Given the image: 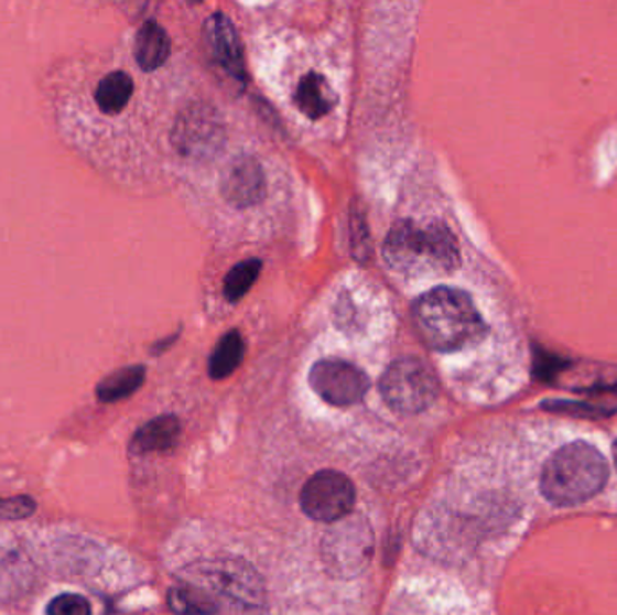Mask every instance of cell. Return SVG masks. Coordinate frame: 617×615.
<instances>
[{"instance_id": "obj_23", "label": "cell", "mask_w": 617, "mask_h": 615, "mask_svg": "<svg viewBox=\"0 0 617 615\" xmlns=\"http://www.w3.org/2000/svg\"><path fill=\"white\" fill-rule=\"evenodd\" d=\"M350 237H353L354 255L361 258V262H364V258L369 257L370 244L369 229L365 226L361 215L353 214L350 217Z\"/></svg>"}, {"instance_id": "obj_7", "label": "cell", "mask_w": 617, "mask_h": 615, "mask_svg": "<svg viewBox=\"0 0 617 615\" xmlns=\"http://www.w3.org/2000/svg\"><path fill=\"white\" fill-rule=\"evenodd\" d=\"M356 498L353 481L334 470L314 473L300 493V506L308 518L334 524L350 515Z\"/></svg>"}, {"instance_id": "obj_24", "label": "cell", "mask_w": 617, "mask_h": 615, "mask_svg": "<svg viewBox=\"0 0 617 615\" xmlns=\"http://www.w3.org/2000/svg\"><path fill=\"white\" fill-rule=\"evenodd\" d=\"M181 336L180 331L177 333L172 334V336L165 337V339H161V342L155 343L154 347H152V354H161L169 350L175 342H177V337Z\"/></svg>"}, {"instance_id": "obj_18", "label": "cell", "mask_w": 617, "mask_h": 615, "mask_svg": "<svg viewBox=\"0 0 617 615\" xmlns=\"http://www.w3.org/2000/svg\"><path fill=\"white\" fill-rule=\"evenodd\" d=\"M169 606L177 615H215L219 614L214 601L197 586L183 583L172 586L169 592Z\"/></svg>"}, {"instance_id": "obj_12", "label": "cell", "mask_w": 617, "mask_h": 615, "mask_svg": "<svg viewBox=\"0 0 617 615\" xmlns=\"http://www.w3.org/2000/svg\"><path fill=\"white\" fill-rule=\"evenodd\" d=\"M336 101L338 96L327 78L318 73H307L294 90V105L308 119H320L329 115Z\"/></svg>"}, {"instance_id": "obj_13", "label": "cell", "mask_w": 617, "mask_h": 615, "mask_svg": "<svg viewBox=\"0 0 617 615\" xmlns=\"http://www.w3.org/2000/svg\"><path fill=\"white\" fill-rule=\"evenodd\" d=\"M180 433L181 424L177 417H155L134 433L132 442H130V452L136 455L169 452L180 441Z\"/></svg>"}, {"instance_id": "obj_2", "label": "cell", "mask_w": 617, "mask_h": 615, "mask_svg": "<svg viewBox=\"0 0 617 615\" xmlns=\"http://www.w3.org/2000/svg\"><path fill=\"white\" fill-rule=\"evenodd\" d=\"M383 258L396 273L432 277L453 273L461 266V249L441 220H399L385 238Z\"/></svg>"}, {"instance_id": "obj_5", "label": "cell", "mask_w": 617, "mask_h": 615, "mask_svg": "<svg viewBox=\"0 0 617 615\" xmlns=\"http://www.w3.org/2000/svg\"><path fill=\"white\" fill-rule=\"evenodd\" d=\"M374 554V535L364 516H345L334 521L322 540V560L331 574L354 578L369 567Z\"/></svg>"}, {"instance_id": "obj_14", "label": "cell", "mask_w": 617, "mask_h": 615, "mask_svg": "<svg viewBox=\"0 0 617 615\" xmlns=\"http://www.w3.org/2000/svg\"><path fill=\"white\" fill-rule=\"evenodd\" d=\"M169 33L163 25L158 24L155 20H147L134 40V58L141 69L150 71L160 69L161 65H165L170 56Z\"/></svg>"}, {"instance_id": "obj_8", "label": "cell", "mask_w": 617, "mask_h": 615, "mask_svg": "<svg viewBox=\"0 0 617 615\" xmlns=\"http://www.w3.org/2000/svg\"><path fill=\"white\" fill-rule=\"evenodd\" d=\"M308 385L333 407H353L369 390V377L344 359H320L308 373Z\"/></svg>"}, {"instance_id": "obj_4", "label": "cell", "mask_w": 617, "mask_h": 615, "mask_svg": "<svg viewBox=\"0 0 617 615\" xmlns=\"http://www.w3.org/2000/svg\"><path fill=\"white\" fill-rule=\"evenodd\" d=\"M607 478L608 464L602 452L588 442L576 441L560 447L545 462L540 489L553 506L574 507L602 493Z\"/></svg>"}, {"instance_id": "obj_15", "label": "cell", "mask_w": 617, "mask_h": 615, "mask_svg": "<svg viewBox=\"0 0 617 615\" xmlns=\"http://www.w3.org/2000/svg\"><path fill=\"white\" fill-rule=\"evenodd\" d=\"M134 95V82L125 71H112L100 79L95 99L105 115H120Z\"/></svg>"}, {"instance_id": "obj_3", "label": "cell", "mask_w": 617, "mask_h": 615, "mask_svg": "<svg viewBox=\"0 0 617 615\" xmlns=\"http://www.w3.org/2000/svg\"><path fill=\"white\" fill-rule=\"evenodd\" d=\"M181 581L197 586L226 615L264 612V581L253 565L240 558L195 561L181 572Z\"/></svg>"}, {"instance_id": "obj_22", "label": "cell", "mask_w": 617, "mask_h": 615, "mask_svg": "<svg viewBox=\"0 0 617 615\" xmlns=\"http://www.w3.org/2000/svg\"><path fill=\"white\" fill-rule=\"evenodd\" d=\"M36 504L30 496L0 498V520H21L33 515Z\"/></svg>"}, {"instance_id": "obj_1", "label": "cell", "mask_w": 617, "mask_h": 615, "mask_svg": "<svg viewBox=\"0 0 617 615\" xmlns=\"http://www.w3.org/2000/svg\"><path fill=\"white\" fill-rule=\"evenodd\" d=\"M413 322L423 342L437 353H457L488 334V325L468 293L435 288L413 303Z\"/></svg>"}, {"instance_id": "obj_6", "label": "cell", "mask_w": 617, "mask_h": 615, "mask_svg": "<svg viewBox=\"0 0 617 615\" xmlns=\"http://www.w3.org/2000/svg\"><path fill=\"white\" fill-rule=\"evenodd\" d=\"M379 390L399 413L424 412L439 396V381L432 368L419 357H401L385 370Z\"/></svg>"}, {"instance_id": "obj_11", "label": "cell", "mask_w": 617, "mask_h": 615, "mask_svg": "<svg viewBox=\"0 0 617 615\" xmlns=\"http://www.w3.org/2000/svg\"><path fill=\"white\" fill-rule=\"evenodd\" d=\"M205 39L209 55L240 84H246L245 51L234 22L225 13H214L205 22Z\"/></svg>"}, {"instance_id": "obj_20", "label": "cell", "mask_w": 617, "mask_h": 615, "mask_svg": "<svg viewBox=\"0 0 617 615\" xmlns=\"http://www.w3.org/2000/svg\"><path fill=\"white\" fill-rule=\"evenodd\" d=\"M543 410L554 413H565V416L574 417H603L610 416L614 410H607L603 407H594V404H587V402L577 401H562V399H551V401L542 402Z\"/></svg>"}, {"instance_id": "obj_19", "label": "cell", "mask_w": 617, "mask_h": 615, "mask_svg": "<svg viewBox=\"0 0 617 615\" xmlns=\"http://www.w3.org/2000/svg\"><path fill=\"white\" fill-rule=\"evenodd\" d=\"M260 271H262V260L260 258H248L229 269L226 274L225 283H223V293H225L228 302H239L240 298H245L249 293V289L253 288Z\"/></svg>"}, {"instance_id": "obj_25", "label": "cell", "mask_w": 617, "mask_h": 615, "mask_svg": "<svg viewBox=\"0 0 617 615\" xmlns=\"http://www.w3.org/2000/svg\"><path fill=\"white\" fill-rule=\"evenodd\" d=\"M613 455H614V462H616V467H617V441L614 442Z\"/></svg>"}, {"instance_id": "obj_21", "label": "cell", "mask_w": 617, "mask_h": 615, "mask_svg": "<svg viewBox=\"0 0 617 615\" xmlns=\"http://www.w3.org/2000/svg\"><path fill=\"white\" fill-rule=\"evenodd\" d=\"M47 615H90L89 601L84 595L62 594L50 601Z\"/></svg>"}, {"instance_id": "obj_17", "label": "cell", "mask_w": 617, "mask_h": 615, "mask_svg": "<svg viewBox=\"0 0 617 615\" xmlns=\"http://www.w3.org/2000/svg\"><path fill=\"white\" fill-rule=\"evenodd\" d=\"M144 376H147V370L143 365L120 368L105 377L104 381L96 387V397L101 402L121 401L125 397L132 396L136 390H140Z\"/></svg>"}, {"instance_id": "obj_16", "label": "cell", "mask_w": 617, "mask_h": 615, "mask_svg": "<svg viewBox=\"0 0 617 615\" xmlns=\"http://www.w3.org/2000/svg\"><path fill=\"white\" fill-rule=\"evenodd\" d=\"M245 339L240 336L239 331H229L228 334L220 337L217 347L209 356L208 374L212 379H226L240 367L242 357H245Z\"/></svg>"}, {"instance_id": "obj_9", "label": "cell", "mask_w": 617, "mask_h": 615, "mask_svg": "<svg viewBox=\"0 0 617 615\" xmlns=\"http://www.w3.org/2000/svg\"><path fill=\"white\" fill-rule=\"evenodd\" d=\"M172 141L177 152L190 158H209L225 143L219 116L209 107H190L175 121Z\"/></svg>"}, {"instance_id": "obj_10", "label": "cell", "mask_w": 617, "mask_h": 615, "mask_svg": "<svg viewBox=\"0 0 617 615\" xmlns=\"http://www.w3.org/2000/svg\"><path fill=\"white\" fill-rule=\"evenodd\" d=\"M220 194L235 208L245 209L259 204L266 195V175L259 161L249 155L234 159L223 174Z\"/></svg>"}]
</instances>
